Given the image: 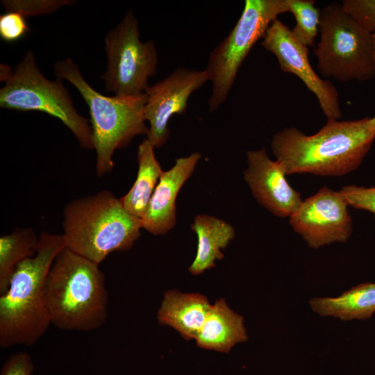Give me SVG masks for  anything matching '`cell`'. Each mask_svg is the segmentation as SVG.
<instances>
[{
    "label": "cell",
    "instance_id": "1",
    "mask_svg": "<svg viewBox=\"0 0 375 375\" xmlns=\"http://www.w3.org/2000/svg\"><path fill=\"white\" fill-rule=\"evenodd\" d=\"M369 119L327 120L310 135L295 127L285 128L274 135L272 153L286 174L347 175L360 165L372 147L375 133Z\"/></svg>",
    "mask_w": 375,
    "mask_h": 375
},
{
    "label": "cell",
    "instance_id": "2",
    "mask_svg": "<svg viewBox=\"0 0 375 375\" xmlns=\"http://www.w3.org/2000/svg\"><path fill=\"white\" fill-rule=\"evenodd\" d=\"M65 247L62 234L42 232L34 256L15 269L6 292L0 294V346H31L51 324L44 288L58 254Z\"/></svg>",
    "mask_w": 375,
    "mask_h": 375
},
{
    "label": "cell",
    "instance_id": "3",
    "mask_svg": "<svg viewBox=\"0 0 375 375\" xmlns=\"http://www.w3.org/2000/svg\"><path fill=\"white\" fill-rule=\"evenodd\" d=\"M105 283L98 264L65 247L55 258L45 283L51 324L65 331L101 328L108 318Z\"/></svg>",
    "mask_w": 375,
    "mask_h": 375
},
{
    "label": "cell",
    "instance_id": "4",
    "mask_svg": "<svg viewBox=\"0 0 375 375\" xmlns=\"http://www.w3.org/2000/svg\"><path fill=\"white\" fill-rule=\"evenodd\" d=\"M142 228L141 219L108 190L73 199L63 209L65 247L98 265L112 252L130 249Z\"/></svg>",
    "mask_w": 375,
    "mask_h": 375
},
{
    "label": "cell",
    "instance_id": "5",
    "mask_svg": "<svg viewBox=\"0 0 375 375\" xmlns=\"http://www.w3.org/2000/svg\"><path fill=\"white\" fill-rule=\"evenodd\" d=\"M53 71L57 78L69 82L88 104L90 115L96 173L98 176L114 167L116 150L126 147L140 135H147L144 119L145 93L138 96L108 97L96 91L83 78L78 65L70 58L56 62Z\"/></svg>",
    "mask_w": 375,
    "mask_h": 375
},
{
    "label": "cell",
    "instance_id": "6",
    "mask_svg": "<svg viewBox=\"0 0 375 375\" xmlns=\"http://www.w3.org/2000/svg\"><path fill=\"white\" fill-rule=\"evenodd\" d=\"M0 107L19 111H40L60 120L80 146L94 149L89 121L81 115L62 79L51 81L40 72L34 53L26 51L14 69L1 65Z\"/></svg>",
    "mask_w": 375,
    "mask_h": 375
},
{
    "label": "cell",
    "instance_id": "7",
    "mask_svg": "<svg viewBox=\"0 0 375 375\" xmlns=\"http://www.w3.org/2000/svg\"><path fill=\"white\" fill-rule=\"evenodd\" d=\"M319 34L313 52L323 76L349 82L375 76L372 34L354 22L341 3H331L320 10Z\"/></svg>",
    "mask_w": 375,
    "mask_h": 375
},
{
    "label": "cell",
    "instance_id": "8",
    "mask_svg": "<svg viewBox=\"0 0 375 375\" xmlns=\"http://www.w3.org/2000/svg\"><path fill=\"white\" fill-rule=\"evenodd\" d=\"M289 12V0H246L238 22L228 35L210 53L205 69L212 83L209 110L214 112L226 101L238 72L252 47L263 38L270 24Z\"/></svg>",
    "mask_w": 375,
    "mask_h": 375
},
{
    "label": "cell",
    "instance_id": "9",
    "mask_svg": "<svg viewBox=\"0 0 375 375\" xmlns=\"http://www.w3.org/2000/svg\"><path fill=\"white\" fill-rule=\"evenodd\" d=\"M107 58L101 75L106 90L115 96L144 93L149 78L157 71L158 56L154 41L140 39L138 20L131 10L104 38Z\"/></svg>",
    "mask_w": 375,
    "mask_h": 375
},
{
    "label": "cell",
    "instance_id": "10",
    "mask_svg": "<svg viewBox=\"0 0 375 375\" xmlns=\"http://www.w3.org/2000/svg\"><path fill=\"white\" fill-rule=\"evenodd\" d=\"M348 202L340 191L320 188L289 217L293 230L312 249L346 242L352 233Z\"/></svg>",
    "mask_w": 375,
    "mask_h": 375
},
{
    "label": "cell",
    "instance_id": "11",
    "mask_svg": "<svg viewBox=\"0 0 375 375\" xmlns=\"http://www.w3.org/2000/svg\"><path fill=\"white\" fill-rule=\"evenodd\" d=\"M205 69L178 67L169 76L148 86L144 119L149 123L147 140L155 148L162 147L169 137V122L183 114L190 95L208 81Z\"/></svg>",
    "mask_w": 375,
    "mask_h": 375
},
{
    "label": "cell",
    "instance_id": "12",
    "mask_svg": "<svg viewBox=\"0 0 375 375\" xmlns=\"http://www.w3.org/2000/svg\"><path fill=\"white\" fill-rule=\"evenodd\" d=\"M261 45L277 58L281 69L297 76L318 99L328 120H338L342 116L339 94L329 81L322 80L308 61V47L298 42L292 31L278 19L265 33Z\"/></svg>",
    "mask_w": 375,
    "mask_h": 375
},
{
    "label": "cell",
    "instance_id": "13",
    "mask_svg": "<svg viewBox=\"0 0 375 375\" xmlns=\"http://www.w3.org/2000/svg\"><path fill=\"white\" fill-rule=\"evenodd\" d=\"M244 179L255 199L274 215L290 217L301 206V193L288 182L283 166L272 160L265 148L247 153Z\"/></svg>",
    "mask_w": 375,
    "mask_h": 375
},
{
    "label": "cell",
    "instance_id": "14",
    "mask_svg": "<svg viewBox=\"0 0 375 375\" xmlns=\"http://www.w3.org/2000/svg\"><path fill=\"white\" fill-rule=\"evenodd\" d=\"M201 157L199 152H194L178 158L169 169L163 172L141 219L142 228L153 235H163L174 227L177 196Z\"/></svg>",
    "mask_w": 375,
    "mask_h": 375
},
{
    "label": "cell",
    "instance_id": "15",
    "mask_svg": "<svg viewBox=\"0 0 375 375\" xmlns=\"http://www.w3.org/2000/svg\"><path fill=\"white\" fill-rule=\"evenodd\" d=\"M211 306L202 294L169 290L164 294L157 317L160 324L172 327L185 339L195 340Z\"/></svg>",
    "mask_w": 375,
    "mask_h": 375
},
{
    "label": "cell",
    "instance_id": "16",
    "mask_svg": "<svg viewBox=\"0 0 375 375\" xmlns=\"http://www.w3.org/2000/svg\"><path fill=\"white\" fill-rule=\"evenodd\" d=\"M247 339L243 317L221 299L211 306L195 340L202 349L228 353Z\"/></svg>",
    "mask_w": 375,
    "mask_h": 375
},
{
    "label": "cell",
    "instance_id": "17",
    "mask_svg": "<svg viewBox=\"0 0 375 375\" xmlns=\"http://www.w3.org/2000/svg\"><path fill=\"white\" fill-rule=\"evenodd\" d=\"M197 237L195 258L188 268L198 275L215 266V262L224 257L222 251L235 237V230L226 221L212 215H197L191 225Z\"/></svg>",
    "mask_w": 375,
    "mask_h": 375
},
{
    "label": "cell",
    "instance_id": "18",
    "mask_svg": "<svg viewBox=\"0 0 375 375\" xmlns=\"http://www.w3.org/2000/svg\"><path fill=\"white\" fill-rule=\"evenodd\" d=\"M309 304L322 317L343 321L367 319L375 312V283H360L336 297H315Z\"/></svg>",
    "mask_w": 375,
    "mask_h": 375
},
{
    "label": "cell",
    "instance_id": "19",
    "mask_svg": "<svg viewBox=\"0 0 375 375\" xmlns=\"http://www.w3.org/2000/svg\"><path fill=\"white\" fill-rule=\"evenodd\" d=\"M154 149L147 139L140 144L135 181L128 192L119 198L124 209L140 219L164 172L155 156Z\"/></svg>",
    "mask_w": 375,
    "mask_h": 375
},
{
    "label": "cell",
    "instance_id": "20",
    "mask_svg": "<svg viewBox=\"0 0 375 375\" xmlns=\"http://www.w3.org/2000/svg\"><path fill=\"white\" fill-rule=\"evenodd\" d=\"M38 243L31 228H17L0 238V294L7 290L17 266L35 255Z\"/></svg>",
    "mask_w": 375,
    "mask_h": 375
},
{
    "label": "cell",
    "instance_id": "21",
    "mask_svg": "<svg viewBox=\"0 0 375 375\" xmlns=\"http://www.w3.org/2000/svg\"><path fill=\"white\" fill-rule=\"evenodd\" d=\"M320 10L315 6L312 0H289V12L297 22L292 33L306 47L312 46L319 33Z\"/></svg>",
    "mask_w": 375,
    "mask_h": 375
},
{
    "label": "cell",
    "instance_id": "22",
    "mask_svg": "<svg viewBox=\"0 0 375 375\" xmlns=\"http://www.w3.org/2000/svg\"><path fill=\"white\" fill-rule=\"evenodd\" d=\"M68 0H3L1 3L6 12H17L25 17L51 13L60 7L71 3Z\"/></svg>",
    "mask_w": 375,
    "mask_h": 375
},
{
    "label": "cell",
    "instance_id": "23",
    "mask_svg": "<svg viewBox=\"0 0 375 375\" xmlns=\"http://www.w3.org/2000/svg\"><path fill=\"white\" fill-rule=\"evenodd\" d=\"M341 6L358 25L372 34L375 32V0H344Z\"/></svg>",
    "mask_w": 375,
    "mask_h": 375
},
{
    "label": "cell",
    "instance_id": "24",
    "mask_svg": "<svg viewBox=\"0 0 375 375\" xmlns=\"http://www.w3.org/2000/svg\"><path fill=\"white\" fill-rule=\"evenodd\" d=\"M29 31L26 18L17 12H6L0 15V38L4 42H14Z\"/></svg>",
    "mask_w": 375,
    "mask_h": 375
},
{
    "label": "cell",
    "instance_id": "25",
    "mask_svg": "<svg viewBox=\"0 0 375 375\" xmlns=\"http://www.w3.org/2000/svg\"><path fill=\"white\" fill-rule=\"evenodd\" d=\"M340 191L346 198L349 206L369 211L375 216V187L350 185L342 187Z\"/></svg>",
    "mask_w": 375,
    "mask_h": 375
},
{
    "label": "cell",
    "instance_id": "26",
    "mask_svg": "<svg viewBox=\"0 0 375 375\" xmlns=\"http://www.w3.org/2000/svg\"><path fill=\"white\" fill-rule=\"evenodd\" d=\"M31 357L26 353L11 355L3 363L1 375H31L33 370Z\"/></svg>",
    "mask_w": 375,
    "mask_h": 375
},
{
    "label": "cell",
    "instance_id": "27",
    "mask_svg": "<svg viewBox=\"0 0 375 375\" xmlns=\"http://www.w3.org/2000/svg\"><path fill=\"white\" fill-rule=\"evenodd\" d=\"M369 122H370V125H371V127H372V130L375 133V116L374 117H372V118H370Z\"/></svg>",
    "mask_w": 375,
    "mask_h": 375
},
{
    "label": "cell",
    "instance_id": "28",
    "mask_svg": "<svg viewBox=\"0 0 375 375\" xmlns=\"http://www.w3.org/2000/svg\"><path fill=\"white\" fill-rule=\"evenodd\" d=\"M374 40V62H375V32L372 34Z\"/></svg>",
    "mask_w": 375,
    "mask_h": 375
}]
</instances>
